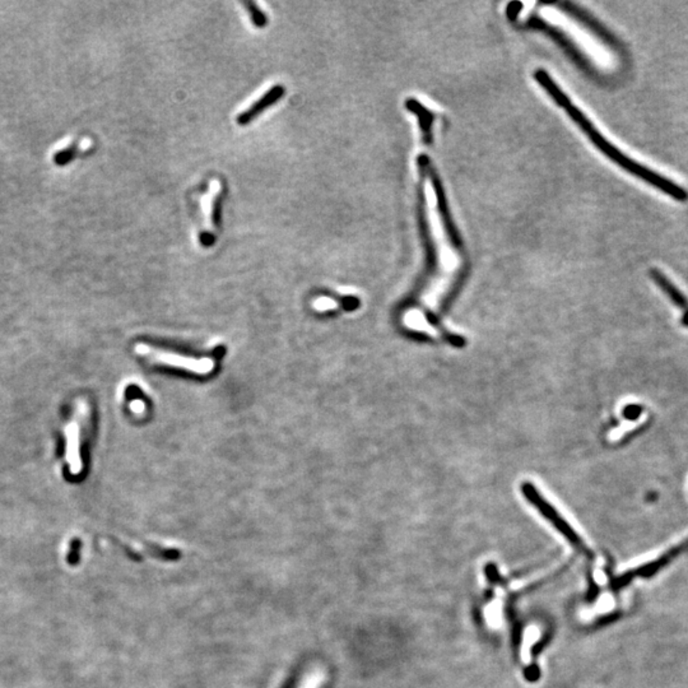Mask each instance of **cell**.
<instances>
[{
  "instance_id": "8",
  "label": "cell",
  "mask_w": 688,
  "mask_h": 688,
  "mask_svg": "<svg viewBox=\"0 0 688 688\" xmlns=\"http://www.w3.org/2000/svg\"><path fill=\"white\" fill-rule=\"evenodd\" d=\"M650 276L655 281V283L658 284L659 287L664 291L667 296L669 297L670 300L674 302L678 308H682L684 311H688L687 297L684 296L682 292L678 290L676 286L672 283L668 278L665 277L664 273L660 272L658 269H652L650 271Z\"/></svg>"
},
{
  "instance_id": "7",
  "label": "cell",
  "mask_w": 688,
  "mask_h": 688,
  "mask_svg": "<svg viewBox=\"0 0 688 688\" xmlns=\"http://www.w3.org/2000/svg\"><path fill=\"white\" fill-rule=\"evenodd\" d=\"M687 551L688 538L686 541H683L682 543L678 544L676 547H673V548L667 551L664 555L660 556L657 560L647 562V563L642 565V566H639V568H635V570H631V573L634 575V578H636V576H640V578H652L654 575H657L662 568L668 566L670 562L673 561L676 557L682 555V553L687 552Z\"/></svg>"
},
{
  "instance_id": "5",
  "label": "cell",
  "mask_w": 688,
  "mask_h": 688,
  "mask_svg": "<svg viewBox=\"0 0 688 688\" xmlns=\"http://www.w3.org/2000/svg\"><path fill=\"white\" fill-rule=\"evenodd\" d=\"M521 489H523V494L526 496V500L531 502L533 506L538 509V511L542 514L544 518L548 520L551 524L555 526L556 529L560 531L570 543L573 544V547H576L578 550H580V552H583L585 555H590V551L588 550V547L583 542V539L578 536V533L568 526V521L563 519L555 507L552 506L550 502L544 499L543 495L538 492V489L534 487V484L524 483Z\"/></svg>"
},
{
  "instance_id": "4",
  "label": "cell",
  "mask_w": 688,
  "mask_h": 688,
  "mask_svg": "<svg viewBox=\"0 0 688 688\" xmlns=\"http://www.w3.org/2000/svg\"><path fill=\"white\" fill-rule=\"evenodd\" d=\"M90 423H91V407L85 399H79L73 417H71L64 429L66 440H67L66 459L69 464L71 473L75 476L83 469L80 449L88 432Z\"/></svg>"
},
{
  "instance_id": "12",
  "label": "cell",
  "mask_w": 688,
  "mask_h": 688,
  "mask_svg": "<svg viewBox=\"0 0 688 688\" xmlns=\"http://www.w3.org/2000/svg\"><path fill=\"white\" fill-rule=\"evenodd\" d=\"M632 579H634V575H632L631 570H630L627 573H623L621 576H618L617 579L613 580L612 581V585L610 586H612L613 590H621L622 588L627 586L632 581Z\"/></svg>"
},
{
  "instance_id": "11",
  "label": "cell",
  "mask_w": 688,
  "mask_h": 688,
  "mask_svg": "<svg viewBox=\"0 0 688 688\" xmlns=\"http://www.w3.org/2000/svg\"><path fill=\"white\" fill-rule=\"evenodd\" d=\"M80 550H82V542L79 538H74L71 542V547H69V553H68L67 561L68 565L71 566H77L79 561H80Z\"/></svg>"
},
{
  "instance_id": "9",
  "label": "cell",
  "mask_w": 688,
  "mask_h": 688,
  "mask_svg": "<svg viewBox=\"0 0 688 688\" xmlns=\"http://www.w3.org/2000/svg\"><path fill=\"white\" fill-rule=\"evenodd\" d=\"M244 6H246L250 21L256 28H264L268 26V16L260 9L258 4L253 1H244Z\"/></svg>"
},
{
  "instance_id": "10",
  "label": "cell",
  "mask_w": 688,
  "mask_h": 688,
  "mask_svg": "<svg viewBox=\"0 0 688 688\" xmlns=\"http://www.w3.org/2000/svg\"><path fill=\"white\" fill-rule=\"evenodd\" d=\"M224 193L218 194L217 197L213 200V204H212V224H213V227L216 229H219L221 227V224H222V208H224Z\"/></svg>"
},
{
  "instance_id": "3",
  "label": "cell",
  "mask_w": 688,
  "mask_h": 688,
  "mask_svg": "<svg viewBox=\"0 0 688 688\" xmlns=\"http://www.w3.org/2000/svg\"><path fill=\"white\" fill-rule=\"evenodd\" d=\"M135 353L145 358L152 365L165 366V368H179L190 374L206 376L214 371L216 363L209 357L197 358V357L187 356L182 353H177L175 350L160 348L157 345L147 343L135 344Z\"/></svg>"
},
{
  "instance_id": "1",
  "label": "cell",
  "mask_w": 688,
  "mask_h": 688,
  "mask_svg": "<svg viewBox=\"0 0 688 688\" xmlns=\"http://www.w3.org/2000/svg\"><path fill=\"white\" fill-rule=\"evenodd\" d=\"M419 171V219L426 248L427 271L424 293H447L463 277V244L447 207L440 177L427 156L418 158Z\"/></svg>"
},
{
  "instance_id": "14",
  "label": "cell",
  "mask_w": 688,
  "mask_h": 688,
  "mask_svg": "<svg viewBox=\"0 0 688 688\" xmlns=\"http://www.w3.org/2000/svg\"><path fill=\"white\" fill-rule=\"evenodd\" d=\"M682 324L684 326H688V311H686L684 315H683Z\"/></svg>"
},
{
  "instance_id": "2",
  "label": "cell",
  "mask_w": 688,
  "mask_h": 688,
  "mask_svg": "<svg viewBox=\"0 0 688 688\" xmlns=\"http://www.w3.org/2000/svg\"><path fill=\"white\" fill-rule=\"evenodd\" d=\"M534 78L541 87H543L544 91L548 93V96L552 97L555 103L566 111V114L575 121V124L585 133L586 137L590 139L593 145H595L604 156H607L610 161H613L622 169L626 170L628 174L639 177L652 187H657L660 192L669 195L670 198L678 202H686L688 199V192L686 189L677 185L676 182H672L664 176L659 175L658 172L647 169L644 165L636 162L635 160L622 153L617 147L604 138L603 135L598 132L597 127L593 125L592 121L589 120L584 113L580 111L573 105V101L566 96V93L557 85L555 79L552 78L544 69H537L534 72Z\"/></svg>"
},
{
  "instance_id": "13",
  "label": "cell",
  "mask_w": 688,
  "mask_h": 688,
  "mask_svg": "<svg viewBox=\"0 0 688 688\" xmlns=\"http://www.w3.org/2000/svg\"><path fill=\"white\" fill-rule=\"evenodd\" d=\"M644 408L639 405H628L623 410V416L627 419H637L640 417Z\"/></svg>"
},
{
  "instance_id": "6",
  "label": "cell",
  "mask_w": 688,
  "mask_h": 688,
  "mask_svg": "<svg viewBox=\"0 0 688 688\" xmlns=\"http://www.w3.org/2000/svg\"><path fill=\"white\" fill-rule=\"evenodd\" d=\"M284 95H286L284 85H273L263 96L260 97L259 100H256L250 108L244 110L242 113L237 115L236 116V123L240 127H246L249 124H251V121L255 120L258 116H260L266 110L271 109L278 101H281L283 98Z\"/></svg>"
}]
</instances>
